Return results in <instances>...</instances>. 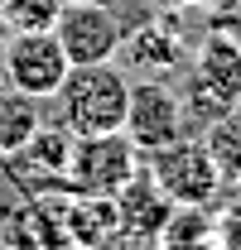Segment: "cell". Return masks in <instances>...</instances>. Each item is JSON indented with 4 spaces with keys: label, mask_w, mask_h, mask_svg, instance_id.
<instances>
[{
    "label": "cell",
    "mask_w": 241,
    "mask_h": 250,
    "mask_svg": "<svg viewBox=\"0 0 241 250\" xmlns=\"http://www.w3.org/2000/svg\"><path fill=\"white\" fill-rule=\"evenodd\" d=\"M116 217H120V231H130V236H140V241H159V231L169 226L174 202H169V192L150 178L145 164H140V173L116 192Z\"/></svg>",
    "instance_id": "ba28073f"
},
{
    "label": "cell",
    "mask_w": 241,
    "mask_h": 250,
    "mask_svg": "<svg viewBox=\"0 0 241 250\" xmlns=\"http://www.w3.org/2000/svg\"><path fill=\"white\" fill-rule=\"evenodd\" d=\"M5 43H10V24L0 20V62H5Z\"/></svg>",
    "instance_id": "5bb4252c"
},
{
    "label": "cell",
    "mask_w": 241,
    "mask_h": 250,
    "mask_svg": "<svg viewBox=\"0 0 241 250\" xmlns=\"http://www.w3.org/2000/svg\"><path fill=\"white\" fill-rule=\"evenodd\" d=\"M0 5H5V0H0Z\"/></svg>",
    "instance_id": "e0dca14e"
},
{
    "label": "cell",
    "mask_w": 241,
    "mask_h": 250,
    "mask_svg": "<svg viewBox=\"0 0 241 250\" xmlns=\"http://www.w3.org/2000/svg\"><path fill=\"white\" fill-rule=\"evenodd\" d=\"M58 217L72 250H101L120 231L116 197H96V192H72V188L58 192Z\"/></svg>",
    "instance_id": "52a82bcc"
},
{
    "label": "cell",
    "mask_w": 241,
    "mask_h": 250,
    "mask_svg": "<svg viewBox=\"0 0 241 250\" xmlns=\"http://www.w3.org/2000/svg\"><path fill=\"white\" fill-rule=\"evenodd\" d=\"M120 53L135 62V67H145L150 77H164L169 67L183 62V39H179V29L169 20H145L135 34H125Z\"/></svg>",
    "instance_id": "30bf717a"
},
{
    "label": "cell",
    "mask_w": 241,
    "mask_h": 250,
    "mask_svg": "<svg viewBox=\"0 0 241 250\" xmlns=\"http://www.w3.org/2000/svg\"><path fill=\"white\" fill-rule=\"evenodd\" d=\"M0 250H15V246H10V241H0Z\"/></svg>",
    "instance_id": "9a60e30c"
},
{
    "label": "cell",
    "mask_w": 241,
    "mask_h": 250,
    "mask_svg": "<svg viewBox=\"0 0 241 250\" xmlns=\"http://www.w3.org/2000/svg\"><path fill=\"white\" fill-rule=\"evenodd\" d=\"M125 101H130V72L116 58L77 62V67H68L58 87V121L72 135H106V130H120Z\"/></svg>",
    "instance_id": "6da1fadb"
},
{
    "label": "cell",
    "mask_w": 241,
    "mask_h": 250,
    "mask_svg": "<svg viewBox=\"0 0 241 250\" xmlns=\"http://www.w3.org/2000/svg\"><path fill=\"white\" fill-rule=\"evenodd\" d=\"M120 130L130 135V145L140 154H150L159 145L188 135V116H183V96L164 82V77H130V101H125V121Z\"/></svg>",
    "instance_id": "8992f818"
},
{
    "label": "cell",
    "mask_w": 241,
    "mask_h": 250,
    "mask_svg": "<svg viewBox=\"0 0 241 250\" xmlns=\"http://www.w3.org/2000/svg\"><path fill=\"white\" fill-rule=\"evenodd\" d=\"M232 39H237V48H241V34H232Z\"/></svg>",
    "instance_id": "2e32d148"
},
{
    "label": "cell",
    "mask_w": 241,
    "mask_h": 250,
    "mask_svg": "<svg viewBox=\"0 0 241 250\" xmlns=\"http://www.w3.org/2000/svg\"><path fill=\"white\" fill-rule=\"evenodd\" d=\"M53 39L63 43L68 62H111L125 43V24L106 0H63L58 20H53Z\"/></svg>",
    "instance_id": "5b68a950"
},
{
    "label": "cell",
    "mask_w": 241,
    "mask_h": 250,
    "mask_svg": "<svg viewBox=\"0 0 241 250\" xmlns=\"http://www.w3.org/2000/svg\"><path fill=\"white\" fill-rule=\"evenodd\" d=\"M140 164H145V154L130 145L125 130L77 135L72 154H68V188L72 192H96V197H116L140 173Z\"/></svg>",
    "instance_id": "3957f363"
},
{
    "label": "cell",
    "mask_w": 241,
    "mask_h": 250,
    "mask_svg": "<svg viewBox=\"0 0 241 250\" xmlns=\"http://www.w3.org/2000/svg\"><path fill=\"white\" fill-rule=\"evenodd\" d=\"M145 168H150L154 183L169 192L174 207H212L222 183H227L217 159H212V149L203 145V135H179V140L150 149Z\"/></svg>",
    "instance_id": "7a4b0ae2"
},
{
    "label": "cell",
    "mask_w": 241,
    "mask_h": 250,
    "mask_svg": "<svg viewBox=\"0 0 241 250\" xmlns=\"http://www.w3.org/2000/svg\"><path fill=\"white\" fill-rule=\"evenodd\" d=\"M63 0H5L0 5V20L10 29H53Z\"/></svg>",
    "instance_id": "4fadbf2b"
},
{
    "label": "cell",
    "mask_w": 241,
    "mask_h": 250,
    "mask_svg": "<svg viewBox=\"0 0 241 250\" xmlns=\"http://www.w3.org/2000/svg\"><path fill=\"white\" fill-rule=\"evenodd\" d=\"M39 125H44V111H39L34 96L15 92V87H0V159L24 149Z\"/></svg>",
    "instance_id": "8fae6325"
},
{
    "label": "cell",
    "mask_w": 241,
    "mask_h": 250,
    "mask_svg": "<svg viewBox=\"0 0 241 250\" xmlns=\"http://www.w3.org/2000/svg\"><path fill=\"white\" fill-rule=\"evenodd\" d=\"M68 53L53 39V29H10V43H5V62H0V77L5 87L34 96H58L63 77H68Z\"/></svg>",
    "instance_id": "277c9868"
},
{
    "label": "cell",
    "mask_w": 241,
    "mask_h": 250,
    "mask_svg": "<svg viewBox=\"0 0 241 250\" xmlns=\"http://www.w3.org/2000/svg\"><path fill=\"white\" fill-rule=\"evenodd\" d=\"M203 130H208V135H203V145L212 149L217 168H222V178H227V183H237V178H241V101H232L222 116H212Z\"/></svg>",
    "instance_id": "7c38bea8"
},
{
    "label": "cell",
    "mask_w": 241,
    "mask_h": 250,
    "mask_svg": "<svg viewBox=\"0 0 241 250\" xmlns=\"http://www.w3.org/2000/svg\"><path fill=\"white\" fill-rule=\"evenodd\" d=\"M193 87L217 101H241V48L232 34H208L193 53Z\"/></svg>",
    "instance_id": "9c48e42d"
}]
</instances>
